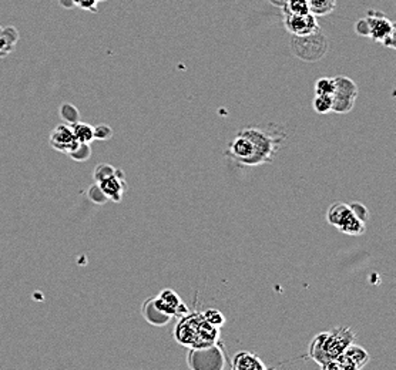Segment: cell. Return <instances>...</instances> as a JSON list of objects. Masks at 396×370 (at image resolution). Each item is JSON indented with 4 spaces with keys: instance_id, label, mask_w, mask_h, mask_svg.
<instances>
[{
    "instance_id": "1",
    "label": "cell",
    "mask_w": 396,
    "mask_h": 370,
    "mask_svg": "<svg viewBox=\"0 0 396 370\" xmlns=\"http://www.w3.org/2000/svg\"><path fill=\"white\" fill-rule=\"evenodd\" d=\"M355 335L346 326L334 327L331 332H323L316 335L309 345V356L324 367L331 360L337 359L351 343H353Z\"/></svg>"
},
{
    "instance_id": "2",
    "label": "cell",
    "mask_w": 396,
    "mask_h": 370,
    "mask_svg": "<svg viewBox=\"0 0 396 370\" xmlns=\"http://www.w3.org/2000/svg\"><path fill=\"white\" fill-rule=\"evenodd\" d=\"M240 133L248 137L254 145V155L248 162V167H257L271 162L285 140L284 133L275 136L271 131L262 130L260 127L243 129Z\"/></svg>"
},
{
    "instance_id": "3",
    "label": "cell",
    "mask_w": 396,
    "mask_h": 370,
    "mask_svg": "<svg viewBox=\"0 0 396 370\" xmlns=\"http://www.w3.org/2000/svg\"><path fill=\"white\" fill-rule=\"evenodd\" d=\"M290 46L295 57L306 63H315L325 57L330 43L327 36L320 30L308 36H292Z\"/></svg>"
},
{
    "instance_id": "4",
    "label": "cell",
    "mask_w": 396,
    "mask_h": 370,
    "mask_svg": "<svg viewBox=\"0 0 396 370\" xmlns=\"http://www.w3.org/2000/svg\"><path fill=\"white\" fill-rule=\"evenodd\" d=\"M187 364L191 370H222L225 367L224 352L217 343L191 348L187 355Z\"/></svg>"
},
{
    "instance_id": "5",
    "label": "cell",
    "mask_w": 396,
    "mask_h": 370,
    "mask_svg": "<svg viewBox=\"0 0 396 370\" xmlns=\"http://www.w3.org/2000/svg\"><path fill=\"white\" fill-rule=\"evenodd\" d=\"M327 220L346 235H362L365 232V222L356 218L345 202L332 204L327 213Z\"/></svg>"
},
{
    "instance_id": "6",
    "label": "cell",
    "mask_w": 396,
    "mask_h": 370,
    "mask_svg": "<svg viewBox=\"0 0 396 370\" xmlns=\"http://www.w3.org/2000/svg\"><path fill=\"white\" fill-rule=\"evenodd\" d=\"M335 90L332 94V110L337 114H346L353 110L356 97H358V86L346 76L334 77Z\"/></svg>"
},
{
    "instance_id": "7",
    "label": "cell",
    "mask_w": 396,
    "mask_h": 370,
    "mask_svg": "<svg viewBox=\"0 0 396 370\" xmlns=\"http://www.w3.org/2000/svg\"><path fill=\"white\" fill-rule=\"evenodd\" d=\"M369 24V38L382 43L388 49H395V24L383 13L369 10L365 16Z\"/></svg>"
},
{
    "instance_id": "8",
    "label": "cell",
    "mask_w": 396,
    "mask_h": 370,
    "mask_svg": "<svg viewBox=\"0 0 396 370\" xmlns=\"http://www.w3.org/2000/svg\"><path fill=\"white\" fill-rule=\"evenodd\" d=\"M369 353L358 345L351 343L337 359L327 363L324 370H360L369 362Z\"/></svg>"
},
{
    "instance_id": "9",
    "label": "cell",
    "mask_w": 396,
    "mask_h": 370,
    "mask_svg": "<svg viewBox=\"0 0 396 370\" xmlns=\"http://www.w3.org/2000/svg\"><path fill=\"white\" fill-rule=\"evenodd\" d=\"M203 319V313H187L181 318L178 325L176 326L174 336L176 341L184 346L194 348L198 341V332H200V323Z\"/></svg>"
},
{
    "instance_id": "10",
    "label": "cell",
    "mask_w": 396,
    "mask_h": 370,
    "mask_svg": "<svg viewBox=\"0 0 396 370\" xmlns=\"http://www.w3.org/2000/svg\"><path fill=\"white\" fill-rule=\"evenodd\" d=\"M225 155L232 161L241 164V166L248 167V162L254 155V145L248 137L239 131V134L229 143Z\"/></svg>"
},
{
    "instance_id": "11",
    "label": "cell",
    "mask_w": 396,
    "mask_h": 370,
    "mask_svg": "<svg viewBox=\"0 0 396 370\" xmlns=\"http://www.w3.org/2000/svg\"><path fill=\"white\" fill-rule=\"evenodd\" d=\"M284 26L291 36H308L321 30L318 20L311 13L302 16L284 15Z\"/></svg>"
},
{
    "instance_id": "12",
    "label": "cell",
    "mask_w": 396,
    "mask_h": 370,
    "mask_svg": "<svg viewBox=\"0 0 396 370\" xmlns=\"http://www.w3.org/2000/svg\"><path fill=\"white\" fill-rule=\"evenodd\" d=\"M50 147L59 152H70L77 144L78 141L76 140L71 126L66 124V122H62V124L56 126L53 129V131L50 133V138H49Z\"/></svg>"
},
{
    "instance_id": "13",
    "label": "cell",
    "mask_w": 396,
    "mask_h": 370,
    "mask_svg": "<svg viewBox=\"0 0 396 370\" xmlns=\"http://www.w3.org/2000/svg\"><path fill=\"white\" fill-rule=\"evenodd\" d=\"M125 178H126L125 177V171L115 169L114 176L108 177L107 180H104L101 183H97V184L101 187V190L104 191V194L107 195L108 199H111L114 202H118V201L122 199L123 194L127 190V184H126Z\"/></svg>"
},
{
    "instance_id": "14",
    "label": "cell",
    "mask_w": 396,
    "mask_h": 370,
    "mask_svg": "<svg viewBox=\"0 0 396 370\" xmlns=\"http://www.w3.org/2000/svg\"><path fill=\"white\" fill-rule=\"evenodd\" d=\"M231 367L234 370H265V363L254 353L243 350L239 352L231 362Z\"/></svg>"
},
{
    "instance_id": "15",
    "label": "cell",
    "mask_w": 396,
    "mask_h": 370,
    "mask_svg": "<svg viewBox=\"0 0 396 370\" xmlns=\"http://www.w3.org/2000/svg\"><path fill=\"white\" fill-rule=\"evenodd\" d=\"M143 316L144 319L154 326H164L171 320V316L163 313L160 309H157L153 304V298H148L143 305Z\"/></svg>"
},
{
    "instance_id": "16",
    "label": "cell",
    "mask_w": 396,
    "mask_h": 370,
    "mask_svg": "<svg viewBox=\"0 0 396 370\" xmlns=\"http://www.w3.org/2000/svg\"><path fill=\"white\" fill-rule=\"evenodd\" d=\"M17 31L15 27H0V57H3L15 49L17 43Z\"/></svg>"
},
{
    "instance_id": "17",
    "label": "cell",
    "mask_w": 396,
    "mask_h": 370,
    "mask_svg": "<svg viewBox=\"0 0 396 370\" xmlns=\"http://www.w3.org/2000/svg\"><path fill=\"white\" fill-rule=\"evenodd\" d=\"M309 13L315 17H324L331 15L337 8V0H306Z\"/></svg>"
},
{
    "instance_id": "18",
    "label": "cell",
    "mask_w": 396,
    "mask_h": 370,
    "mask_svg": "<svg viewBox=\"0 0 396 370\" xmlns=\"http://www.w3.org/2000/svg\"><path fill=\"white\" fill-rule=\"evenodd\" d=\"M158 297L176 311V316H185L187 313H190V309L184 305L181 298L173 290H164Z\"/></svg>"
},
{
    "instance_id": "19",
    "label": "cell",
    "mask_w": 396,
    "mask_h": 370,
    "mask_svg": "<svg viewBox=\"0 0 396 370\" xmlns=\"http://www.w3.org/2000/svg\"><path fill=\"white\" fill-rule=\"evenodd\" d=\"M283 16L291 15V16H302L309 13V8L306 0H287V2L281 6Z\"/></svg>"
},
{
    "instance_id": "20",
    "label": "cell",
    "mask_w": 396,
    "mask_h": 370,
    "mask_svg": "<svg viewBox=\"0 0 396 370\" xmlns=\"http://www.w3.org/2000/svg\"><path fill=\"white\" fill-rule=\"evenodd\" d=\"M71 130H73V134H74V137L78 143L90 144L94 140L93 138V127L86 124V122H82V121L74 122V124H71Z\"/></svg>"
},
{
    "instance_id": "21",
    "label": "cell",
    "mask_w": 396,
    "mask_h": 370,
    "mask_svg": "<svg viewBox=\"0 0 396 370\" xmlns=\"http://www.w3.org/2000/svg\"><path fill=\"white\" fill-rule=\"evenodd\" d=\"M59 114L63 122H66V124L69 126L74 124V122L77 121H80V111H78V108L70 103L62 104L59 108Z\"/></svg>"
},
{
    "instance_id": "22",
    "label": "cell",
    "mask_w": 396,
    "mask_h": 370,
    "mask_svg": "<svg viewBox=\"0 0 396 370\" xmlns=\"http://www.w3.org/2000/svg\"><path fill=\"white\" fill-rule=\"evenodd\" d=\"M335 90L334 77H321L315 81V94L316 96H332Z\"/></svg>"
},
{
    "instance_id": "23",
    "label": "cell",
    "mask_w": 396,
    "mask_h": 370,
    "mask_svg": "<svg viewBox=\"0 0 396 370\" xmlns=\"http://www.w3.org/2000/svg\"><path fill=\"white\" fill-rule=\"evenodd\" d=\"M67 155L77 162H85L92 157V147L87 143H78Z\"/></svg>"
},
{
    "instance_id": "24",
    "label": "cell",
    "mask_w": 396,
    "mask_h": 370,
    "mask_svg": "<svg viewBox=\"0 0 396 370\" xmlns=\"http://www.w3.org/2000/svg\"><path fill=\"white\" fill-rule=\"evenodd\" d=\"M312 107L316 113L320 114H327L331 113L332 110V96H316L313 97Z\"/></svg>"
},
{
    "instance_id": "25",
    "label": "cell",
    "mask_w": 396,
    "mask_h": 370,
    "mask_svg": "<svg viewBox=\"0 0 396 370\" xmlns=\"http://www.w3.org/2000/svg\"><path fill=\"white\" fill-rule=\"evenodd\" d=\"M87 197H89V199H90L93 204H97V205H104V204L108 201L107 195L104 194V191L101 190V187H100L97 183H94V184H92V185L89 187V190H87Z\"/></svg>"
},
{
    "instance_id": "26",
    "label": "cell",
    "mask_w": 396,
    "mask_h": 370,
    "mask_svg": "<svg viewBox=\"0 0 396 370\" xmlns=\"http://www.w3.org/2000/svg\"><path fill=\"white\" fill-rule=\"evenodd\" d=\"M115 173V169L111 167L110 164H99V166L94 169V173H93V178L96 183H101L104 180H107L108 177L114 176Z\"/></svg>"
},
{
    "instance_id": "27",
    "label": "cell",
    "mask_w": 396,
    "mask_h": 370,
    "mask_svg": "<svg viewBox=\"0 0 396 370\" xmlns=\"http://www.w3.org/2000/svg\"><path fill=\"white\" fill-rule=\"evenodd\" d=\"M203 318L213 326L215 327H221L224 323H225V318L224 315L218 311V309H207L204 313H203Z\"/></svg>"
},
{
    "instance_id": "28",
    "label": "cell",
    "mask_w": 396,
    "mask_h": 370,
    "mask_svg": "<svg viewBox=\"0 0 396 370\" xmlns=\"http://www.w3.org/2000/svg\"><path fill=\"white\" fill-rule=\"evenodd\" d=\"M348 205H349L351 211L353 213V215L356 218L361 220L362 222H367L369 220V211H368V208L365 207V205H362L361 202H351Z\"/></svg>"
},
{
    "instance_id": "29",
    "label": "cell",
    "mask_w": 396,
    "mask_h": 370,
    "mask_svg": "<svg viewBox=\"0 0 396 370\" xmlns=\"http://www.w3.org/2000/svg\"><path fill=\"white\" fill-rule=\"evenodd\" d=\"M113 137V129L107 124H99L93 127V138L97 141H107Z\"/></svg>"
},
{
    "instance_id": "30",
    "label": "cell",
    "mask_w": 396,
    "mask_h": 370,
    "mask_svg": "<svg viewBox=\"0 0 396 370\" xmlns=\"http://www.w3.org/2000/svg\"><path fill=\"white\" fill-rule=\"evenodd\" d=\"M73 2H74V8H78L90 13L99 12V0H73Z\"/></svg>"
},
{
    "instance_id": "31",
    "label": "cell",
    "mask_w": 396,
    "mask_h": 370,
    "mask_svg": "<svg viewBox=\"0 0 396 370\" xmlns=\"http://www.w3.org/2000/svg\"><path fill=\"white\" fill-rule=\"evenodd\" d=\"M153 304H154V306H155L157 309H160L163 313H167V315H170L171 318L176 316V311H174L171 306H169L160 297H154V298H153Z\"/></svg>"
},
{
    "instance_id": "32",
    "label": "cell",
    "mask_w": 396,
    "mask_h": 370,
    "mask_svg": "<svg viewBox=\"0 0 396 370\" xmlns=\"http://www.w3.org/2000/svg\"><path fill=\"white\" fill-rule=\"evenodd\" d=\"M355 31L362 37H369V24H368V20L365 17L360 19L358 22L355 23Z\"/></svg>"
},
{
    "instance_id": "33",
    "label": "cell",
    "mask_w": 396,
    "mask_h": 370,
    "mask_svg": "<svg viewBox=\"0 0 396 370\" xmlns=\"http://www.w3.org/2000/svg\"><path fill=\"white\" fill-rule=\"evenodd\" d=\"M59 3L62 8L64 9H73L74 8V2L73 0H59Z\"/></svg>"
},
{
    "instance_id": "34",
    "label": "cell",
    "mask_w": 396,
    "mask_h": 370,
    "mask_svg": "<svg viewBox=\"0 0 396 370\" xmlns=\"http://www.w3.org/2000/svg\"><path fill=\"white\" fill-rule=\"evenodd\" d=\"M268 2L272 3V5L276 6V8H281V6L287 2V0H268Z\"/></svg>"
},
{
    "instance_id": "35",
    "label": "cell",
    "mask_w": 396,
    "mask_h": 370,
    "mask_svg": "<svg viewBox=\"0 0 396 370\" xmlns=\"http://www.w3.org/2000/svg\"><path fill=\"white\" fill-rule=\"evenodd\" d=\"M100 2H106V0H99V3H100Z\"/></svg>"
}]
</instances>
